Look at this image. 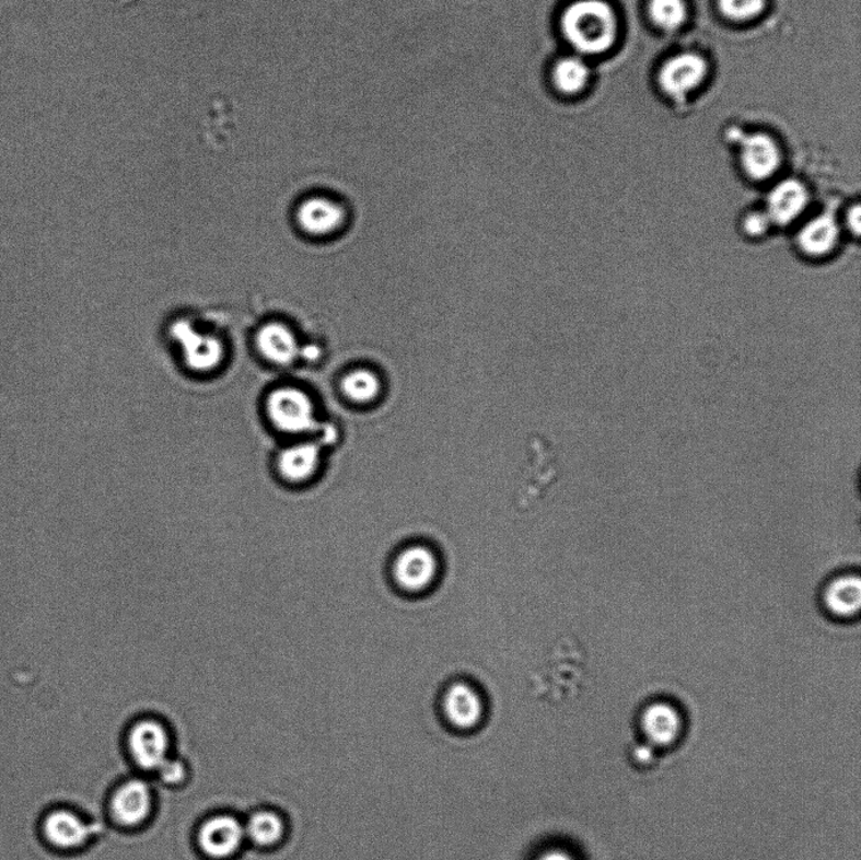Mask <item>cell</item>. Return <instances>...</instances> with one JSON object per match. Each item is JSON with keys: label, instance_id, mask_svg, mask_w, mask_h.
<instances>
[{"label": "cell", "instance_id": "7402d4cb", "mask_svg": "<svg viewBox=\"0 0 861 860\" xmlns=\"http://www.w3.org/2000/svg\"><path fill=\"white\" fill-rule=\"evenodd\" d=\"M650 15L659 28L675 31L686 22L687 7L684 0H651Z\"/></svg>", "mask_w": 861, "mask_h": 860}, {"label": "cell", "instance_id": "4316f807", "mask_svg": "<svg viewBox=\"0 0 861 860\" xmlns=\"http://www.w3.org/2000/svg\"><path fill=\"white\" fill-rule=\"evenodd\" d=\"M539 860H574V859L571 858V856L568 855L566 850L550 849L544 851V853L539 857Z\"/></svg>", "mask_w": 861, "mask_h": 860}, {"label": "cell", "instance_id": "6da1fadb", "mask_svg": "<svg viewBox=\"0 0 861 860\" xmlns=\"http://www.w3.org/2000/svg\"><path fill=\"white\" fill-rule=\"evenodd\" d=\"M559 37L574 54L600 56L614 47L618 21L606 0H570L555 20Z\"/></svg>", "mask_w": 861, "mask_h": 860}, {"label": "cell", "instance_id": "ba28073f", "mask_svg": "<svg viewBox=\"0 0 861 860\" xmlns=\"http://www.w3.org/2000/svg\"><path fill=\"white\" fill-rule=\"evenodd\" d=\"M708 72V62L703 57L684 53L672 57L662 66L659 81L667 95L678 98L700 86Z\"/></svg>", "mask_w": 861, "mask_h": 860}, {"label": "cell", "instance_id": "277c9868", "mask_svg": "<svg viewBox=\"0 0 861 860\" xmlns=\"http://www.w3.org/2000/svg\"><path fill=\"white\" fill-rule=\"evenodd\" d=\"M322 446L314 441H301L281 449L275 457V474L287 486L310 485L322 468Z\"/></svg>", "mask_w": 861, "mask_h": 860}, {"label": "cell", "instance_id": "2e32d148", "mask_svg": "<svg viewBox=\"0 0 861 860\" xmlns=\"http://www.w3.org/2000/svg\"><path fill=\"white\" fill-rule=\"evenodd\" d=\"M827 615L841 621L857 618L861 608V581L858 574H842L831 579L822 594Z\"/></svg>", "mask_w": 861, "mask_h": 860}, {"label": "cell", "instance_id": "484cf974", "mask_svg": "<svg viewBox=\"0 0 861 860\" xmlns=\"http://www.w3.org/2000/svg\"><path fill=\"white\" fill-rule=\"evenodd\" d=\"M860 206L856 204L847 211L846 219H843V226L854 236L860 234Z\"/></svg>", "mask_w": 861, "mask_h": 860}, {"label": "cell", "instance_id": "d4e9b609", "mask_svg": "<svg viewBox=\"0 0 861 860\" xmlns=\"http://www.w3.org/2000/svg\"><path fill=\"white\" fill-rule=\"evenodd\" d=\"M160 775L161 780L165 783L176 785L185 780L186 767L178 759H165L159 770L155 771Z\"/></svg>", "mask_w": 861, "mask_h": 860}, {"label": "cell", "instance_id": "ffe728a7", "mask_svg": "<svg viewBox=\"0 0 861 860\" xmlns=\"http://www.w3.org/2000/svg\"><path fill=\"white\" fill-rule=\"evenodd\" d=\"M244 826L246 837L260 847L275 846L284 835L283 818L270 810L254 813Z\"/></svg>", "mask_w": 861, "mask_h": 860}, {"label": "cell", "instance_id": "9a60e30c", "mask_svg": "<svg viewBox=\"0 0 861 860\" xmlns=\"http://www.w3.org/2000/svg\"><path fill=\"white\" fill-rule=\"evenodd\" d=\"M591 68L584 57L577 54L560 55L548 70L551 90L561 98H571L584 93L591 82Z\"/></svg>", "mask_w": 861, "mask_h": 860}, {"label": "cell", "instance_id": "ac0fdd59", "mask_svg": "<svg viewBox=\"0 0 861 860\" xmlns=\"http://www.w3.org/2000/svg\"><path fill=\"white\" fill-rule=\"evenodd\" d=\"M443 709L446 719L458 730H472L484 714V701L475 688L455 683L445 692Z\"/></svg>", "mask_w": 861, "mask_h": 860}, {"label": "cell", "instance_id": "d6986e66", "mask_svg": "<svg viewBox=\"0 0 861 860\" xmlns=\"http://www.w3.org/2000/svg\"><path fill=\"white\" fill-rule=\"evenodd\" d=\"M641 727L651 742L668 744L680 733V717L673 707L659 702L644 710Z\"/></svg>", "mask_w": 861, "mask_h": 860}, {"label": "cell", "instance_id": "8992f818", "mask_svg": "<svg viewBox=\"0 0 861 860\" xmlns=\"http://www.w3.org/2000/svg\"><path fill=\"white\" fill-rule=\"evenodd\" d=\"M128 746L135 763L147 771H156L170 758L167 730L153 719H144L132 725Z\"/></svg>", "mask_w": 861, "mask_h": 860}, {"label": "cell", "instance_id": "5b68a950", "mask_svg": "<svg viewBox=\"0 0 861 860\" xmlns=\"http://www.w3.org/2000/svg\"><path fill=\"white\" fill-rule=\"evenodd\" d=\"M438 570V558L432 549L424 545H411L397 554L393 576L403 591L420 593L435 582Z\"/></svg>", "mask_w": 861, "mask_h": 860}, {"label": "cell", "instance_id": "52a82bcc", "mask_svg": "<svg viewBox=\"0 0 861 860\" xmlns=\"http://www.w3.org/2000/svg\"><path fill=\"white\" fill-rule=\"evenodd\" d=\"M841 235V222L833 212L825 211L802 223L796 244L807 258L824 259L838 251Z\"/></svg>", "mask_w": 861, "mask_h": 860}, {"label": "cell", "instance_id": "7a4b0ae2", "mask_svg": "<svg viewBox=\"0 0 861 860\" xmlns=\"http://www.w3.org/2000/svg\"><path fill=\"white\" fill-rule=\"evenodd\" d=\"M270 425L286 435L301 437L316 432L319 423L311 396L293 386L278 387L265 402Z\"/></svg>", "mask_w": 861, "mask_h": 860}, {"label": "cell", "instance_id": "9c48e42d", "mask_svg": "<svg viewBox=\"0 0 861 860\" xmlns=\"http://www.w3.org/2000/svg\"><path fill=\"white\" fill-rule=\"evenodd\" d=\"M245 838V826L238 818L218 815L202 824L198 832V846L210 858L225 859L236 853Z\"/></svg>", "mask_w": 861, "mask_h": 860}, {"label": "cell", "instance_id": "30bf717a", "mask_svg": "<svg viewBox=\"0 0 861 860\" xmlns=\"http://www.w3.org/2000/svg\"><path fill=\"white\" fill-rule=\"evenodd\" d=\"M808 205V188L796 178H788L769 191L765 211L773 226H789L805 214Z\"/></svg>", "mask_w": 861, "mask_h": 860}, {"label": "cell", "instance_id": "603a6c76", "mask_svg": "<svg viewBox=\"0 0 861 860\" xmlns=\"http://www.w3.org/2000/svg\"><path fill=\"white\" fill-rule=\"evenodd\" d=\"M766 7V0H719L720 12L732 21L756 19Z\"/></svg>", "mask_w": 861, "mask_h": 860}, {"label": "cell", "instance_id": "4fadbf2b", "mask_svg": "<svg viewBox=\"0 0 861 860\" xmlns=\"http://www.w3.org/2000/svg\"><path fill=\"white\" fill-rule=\"evenodd\" d=\"M43 834L54 848L74 850L86 845L91 828L84 818L71 810L57 809L44 818Z\"/></svg>", "mask_w": 861, "mask_h": 860}, {"label": "cell", "instance_id": "e0dca14e", "mask_svg": "<svg viewBox=\"0 0 861 860\" xmlns=\"http://www.w3.org/2000/svg\"><path fill=\"white\" fill-rule=\"evenodd\" d=\"M255 345L265 360L279 367L291 365L301 355L293 330L281 322L261 326L255 335Z\"/></svg>", "mask_w": 861, "mask_h": 860}, {"label": "cell", "instance_id": "8fae6325", "mask_svg": "<svg viewBox=\"0 0 861 860\" xmlns=\"http://www.w3.org/2000/svg\"><path fill=\"white\" fill-rule=\"evenodd\" d=\"M153 809V793L142 780H130L115 791L112 799V815L124 826H137L146 822Z\"/></svg>", "mask_w": 861, "mask_h": 860}, {"label": "cell", "instance_id": "cb8c5ba5", "mask_svg": "<svg viewBox=\"0 0 861 860\" xmlns=\"http://www.w3.org/2000/svg\"><path fill=\"white\" fill-rule=\"evenodd\" d=\"M772 226L773 223L766 211H751L742 221L744 233L751 237L765 236Z\"/></svg>", "mask_w": 861, "mask_h": 860}, {"label": "cell", "instance_id": "5bb4252c", "mask_svg": "<svg viewBox=\"0 0 861 860\" xmlns=\"http://www.w3.org/2000/svg\"><path fill=\"white\" fill-rule=\"evenodd\" d=\"M742 167L753 181L775 176L781 165V152L771 137L755 133L742 139Z\"/></svg>", "mask_w": 861, "mask_h": 860}, {"label": "cell", "instance_id": "3957f363", "mask_svg": "<svg viewBox=\"0 0 861 860\" xmlns=\"http://www.w3.org/2000/svg\"><path fill=\"white\" fill-rule=\"evenodd\" d=\"M170 330L173 340L181 346L189 370L207 374L220 368L225 358V347L219 337L201 333L185 318L173 322Z\"/></svg>", "mask_w": 861, "mask_h": 860}, {"label": "cell", "instance_id": "44dd1931", "mask_svg": "<svg viewBox=\"0 0 861 860\" xmlns=\"http://www.w3.org/2000/svg\"><path fill=\"white\" fill-rule=\"evenodd\" d=\"M341 388L347 399L365 405L379 398L381 382L375 372L359 369L342 379Z\"/></svg>", "mask_w": 861, "mask_h": 860}, {"label": "cell", "instance_id": "7c38bea8", "mask_svg": "<svg viewBox=\"0 0 861 860\" xmlns=\"http://www.w3.org/2000/svg\"><path fill=\"white\" fill-rule=\"evenodd\" d=\"M295 218L304 233L327 236L344 226L346 213L342 206L330 198L316 196L300 205Z\"/></svg>", "mask_w": 861, "mask_h": 860}]
</instances>
